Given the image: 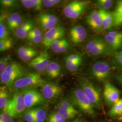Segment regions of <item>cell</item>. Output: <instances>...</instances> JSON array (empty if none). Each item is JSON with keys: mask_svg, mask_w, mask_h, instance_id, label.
<instances>
[{"mask_svg": "<svg viewBox=\"0 0 122 122\" xmlns=\"http://www.w3.org/2000/svg\"><path fill=\"white\" fill-rule=\"evenodd\" d=\"M26 74V70L20 63L11 61L0 76V84L8 87H12L17 80Z\"/></svg>", "mask_w": 122, "mask_h": 122, "instance_id": "1", "label": "cell"}, {"mask_svg": "<svg viewBox=\"0 0 122 122\" xmlns=\"http://www.w3.org/2000/svg\"><path fill=\"white\" fill-rule=\"evenodd\" d=\"M86 50L93 57L112 55L114 50L105 41L100 37L93 38L86 45Z\"/></svg>", "mask_w": 122, "mask_h": 122, "instance_id": "2", "label": "cell"}, {"mask_svg": "<svg viewBox=\"0 0 122 122\" xmlns=\"http://www.w3.org/2000/svg\"><path fill=\"white\" fill-rule=\"evenodd\" d=\"M46 81L38 73L31 72L26 73L17 80L13 84L12 87L15 90L35 88L41 87Z\"/></svg>", "mask_w": 122, "mask_h": 122, "instance_id": "3", "label": "cell"}, {"mask_svg": "<svg viewBox=\"0 0 122 122\" xmlns=\"http://www.w3.org/2000/svg\"><path fill=\"white\" fill-rule=\"evenodd\" d=\"M70 98L71 101L83 113L92 116L95 115L94 107L81 88L73 90L71 93Z\"/></svg>", "mask_w": 122, "mask_h": 122, "instance_id": "4", "label": "cell"}, {"mask_svg": "<svg viewBox=\"0 0 122 122\" xmlns=\"http://www.w3.org/2000/svg\"><path fill=\"white\" fill-rule=\"evenodd\" d=\"M81 89L94 107L100 108L101 105V95L99 89L91 81L86 78L80 79Z\"/></svg>", "mask_w": 122, "mask_h": 122, "instance_id": "5", "label": "cell"}, {"mask_svg": "<svg viewBox=\"0 0 122 122\" xmlns=\"http://www.w3.org/2000/svg\"><path fill=\"white\" fill-rule=\"evenodd\" d=\"M113 70V66L106 61H98L92 66L91 73L100 81H103L109 76Z\"/></svg>", "mask_w": 122, "mask_h": 122, "instance_id": "6", "label": "cell"}, {"mask_svg": "<svg viewBox=\"0 0 122 122\" xmlns=\"http://www.w3.org/2000/svg\"><path fill=\"white\" fill-rule=\"evenodd\" d=\"M26 108L22 93L19 92L16 93L10 100L2 111L8 112L14 117L23 113Z\"/></svg>", "mask_w": 122, "mask_h": 122, "instance_id": "7", "label": "cell"}, {"mask_svg": "<svg viewBox=\"0 0 122 122\" xmlns=\"http://www.w3.org/2000/svg\"><path fill=\"white\" fill-rule=\"evenodd\" d=\"M21 93L26 108L31 109L36 105L43 104L46 101L41 93L35 88L23 90Z\"/></svg>", "mask_w": 122, "mask_h": 122, "instance_id": "8", "label": "cell"}, {"mask_svg": "<svg viewBox=\"0 0 122 122\" xmlns=\"http://www.w3.org/2000/svg\"><path fill=\"white\" fill-rule=\"evenodd\" d=\"M41 87V94L45 100H55L63 92V88L61 86L53 82H46Z\"/></svg>", "mask_w": 122, "mask_h": 122, "instance_id": "9", "label": "cell"}, {"mask_svg": "<svg viewBox=\"0 0 122 122\" xmlns=\"http://www.w3.org/2000/svg\"><path fill=\"white\" fill-rule=\"evenodd\" d=\"M64 34L65 29L63 26H56L46 31L44 35L42 44L46 48H51L53 42L61 39Z\"/></svg>", "mask_w": 122, "mask_h": 122, "instance_id": "10", "label": "cell"}, {"mask_svg": "<svg viewBox=\"0 0 122 122\" xmlns=\"http://www.w3.org/2000/svg\"><path fill=\"white\" fill-rule=\"evenodd\" d=\"M50 56L48 52L45 50L35 58L30 61L28 66L39 72L44 71L50 62Z\"/></svg>", "mask_w": 122, "mask_h": 122, "instance_id": "11", "label": "cell"}, {"mask_svg": "<svg viewBox=\"0 0 122 122\" xmlns=\"http://www.w3.org/2000/svg\"><path fill=\"white\" fill-rule=\"evenodd\" d=\"M104 96L106 104L113 106L120 100V92L112 84L107 82L104 87Z\"/></svg>", "mask_w": 122, "mask_h": 122, "instance_id": "12", "label": "cell"}, {"mask_svg": "<svg viewBox=\"0 0 122 122\" xmlns=\"http://www.w3.org/2000/svg\"><path fill=\"white\" fill-rule=\"evenodd\" d=\"M70 39L74 44H81L87 36V31L84 26L77 25L72 27L69 31Z\"/></svg>", "mask_w": 122, "mask_h": 122, "instance_id": "13", "label": "cell"}, {"mask_svg": "<svg viewBox=\"0 0 122 122\" xmlns=\"http://www.w3.org/2000/svg\"><path fill=\"white\" fill-rule=\"evenodd\" d=\"M86 22L92 29L97 31L102 30L101 18L99 10H93L86 17Z\"/></svg>", "mask_w": 122, "mask_h": 122, "instance_id": "14", "label": "cell"}, {"mask_svg": "<svg viewBox=\"0 0 122 122\" xmlns=\"http://www.w3.org/2000/svg\"><path fill=\"white\" fill-rule=\"evenodd\" d=\"M18 55L22 61H30L38 56V52L30 46H22L18 49Z\"/></svg>", "mask_w": 122, "mask_h": 122, "instance_id": "15", "label": "cell"}, {"mask_svg": "<svg viewBox=\"0 0 122 122\" xmlns=\"http://www.w3.org/2000/svg\"><path fill=\"white\" fill-rule=\"evenodd\" d=\"M61 67L56 61L50 62L45 70L47 76L51 79H55L61 74Z\"/></svg>", "mask_w": 122, "mask_h": 122, "instance_id": "16", "label": "cell"}, {"mask_svg": "<svg viewBox=\"0 0 122 122\" xmlns=\"http://www.w3.org/2000/svg\"><path fill=\"white\" fill-rule=\"evenodd\" d=\"M86 1L73 0L66 5L63 9V13L66 17L70 18L75 10L84 4Z\"/></svg>", "mask_w": 122, "mask_h": 122, "instance_id": "17", "label": "cell"}, {"mask_svg": "<svg viewBox=\"0 0 122 122\" xmlns=\"http://www.w3.org/2000/svg\"><path fill=\"white\" fill-rule=\"evenodd\" d=\"M22 5L27 9H33L39 10L42 9L43 0H20Z\"/></svg>", "mask_w": 122, "mask_h": 122, "instance_id": "18", "label": "cell"}, {"mask_svg": "<svg viewBox=\"0 0 122 122\" xmlns=\"http://www.w3.org/2000/svg\"><path fill=\"white\" fill-rule=\"evenodd\" d=\"M36 122H44L47 118V111L42 107H36L32 108Z\"/></svg>", "mask_w": 122, "mask_h": 122, "instance_id": "19", "label": "cell"}, {"mask_svg": "<svg viewBox=\"0 0 122 122\" xmlns=\"http://www.w3.org/2000/svg\"><path fill=\"white\" fill-rule=\"evenodd\" d=\"M10 100L9 92L5 86H1L0 88V109L1 110L4 109Z\"/></svg>", "mask_w": 122, "mask_h": 122, "instance_id": "20", "label": "cell"}, {"mask_svg": "<svg viewBox=\"0 0 122 122\" xmlns=\"http://www.w3.org/2000/svg\"><path fill=\"white\" fill-rule=\"evenodd\" d=\"M39 23L42 29L45 31H48L57 26L58 22H53L44 18L40 15L39 16Z\"/></svg>", "mask_w": 122, "mask_h": 122, "instance_id": "21", "label": "cell"}, {"mask_svg": "<svg viewBox=\"0 0 122 122\" xmlns=\"http://www.w3.org/2000/svg\"><path fill=\"white\" fill-rule=\"evenodd\" d=\"M109 115L110 117H115L122 115V99H120L112 106L109 110Z\"/></svg>", "mask_w": 122, "mask_h": 122, "instance_id": "22", "label": "cell"}, {"mask_svg": "<svg viewBox=\"0 0 122 122\" xmlns=\"http://www.w3.org/2000/svg\"><path fill=\"white\" fill-rule=\"evenodd\" d=\"M4 16L1 15L0 17V40L6 39L9 38V32L6 22H5Z\"/></svg>", "mask_w": 122, "mask_h": 122, "instance_id": "23", "label": "cell"}, {"mask_svg": "<svg viewBox=\"0 0 122 122\" xmlns=\"http://www.w3.org/2000/svg\"><path fill=\"white\" fill-rule=\"evenodd\" d=\"M104 39L114 51L117 50L122 46V41L113 38L108 34L105 35Z\"/></svg>", "mask_w": 122, "mask_h": 122, "instance_id": "24", "label": "cell"}, {"mask_svg": "<svg viewBox=\"0 0 122 122\" xmlns=\"http://www.w3.org/2000/svg\"><path fill=\"white\" fill-rule=\"evenodd\" d=\"M57 111L61 114V116L65 119V120H68L75 118L79 113L77 110L75 111L67 110L62 109L58 107L57 108Z\"/></svg>", "mask_w": 122, "mask_h": 122, "instance_id": "25", "label": "cell"}, {"mask_svg": "<svg viewBox=\"0 0 122 122\" xmlns=\"http://www.w3.org/2000/svg\"><path fill=\"white\" fill-rule=\"evenodd\" d=\"M13 40L9 37L6 39L0 40V52L10 49L13 47Z\"/></svg>", "mask_w": 122, "mask_h": 122, "instance_id": "26", "label": "cell"}, {"mask_svg": "<svg viewBox=\"0 0 122 122\" xmlns=\"http://www.w3.org/2000/svg\"><path fill=\"white\" fill-rule=\"evenodd\" d=\"M66 120L57 111L51 113L48 116L47 122H65Z\"/></svg>", "mask_w": 122, "mask_h": 122, "instance_id": "27", "label": "cell"}, {"mask_svg": "<svg viewBox=\"0 0 122 122\" xmlns=\"http://www.w3.org/2000/svg\"><path fill=\"white\" fill-rule=\"evenodd\" d=\"M70 49L71 45L69 43L66 39H63L61 44L53 52L56 53H63L68 51Z\"/></svg>", "mask_w": 122, "mask_h": 122, "instance_id": "28", "label": "cell"}, {"mask_svg": "<svg viewBox=\"0 0 122 122\" xmlns=\"http://www.w3.org/2000/svg\"><path fill=\"white\" fill-rule=\"evenodd\" d=\"M66 66V68L71 72H74L78 70L81 65L82 61L74 62L67 59H65Z\"/></svg>", "mask_w": 122, "mask_h": 122, "instance_id": "29", "label": "cell"}, {"mask_svg": "<svg viewBox=\"0 0 122 122\" xmlns=\"http://www.w3.org/2000/svg\"><path fill=\"white\" fill-rule=\"evenodd\" d=\"M10 16L13 20V24L11 31L15 30L22 23V17L17 13H13Z\"/></svg>", "mask_w": 122, "mask_h": 122, "instance_id": "30", "label": "cell"}, {"mask_svg": "<svg viewBox=\"0 0 122 122\" xmlns=\"http://www.w3.org/2000/svg\"><path fill=\"white\" fill-rule=\"evenodd\" d=\"M11 61L10 60L9 56H3L0 59V76H2L5 70Z\"/></svg>", "mask_w": 122, "mask_h": 122, "instance_id": "31", "label": "cell"}, {"mask_svg": "<svg viewBox=\"0 0 122 122\" xmlns=\"http://www.w3.org/2000/svg\"><path fill=\"white\" fill-rule=\"evenodd\" d=\"M100 13L103 29L104 30H109L112 29V27L109 25L105 14V10L103 9H100L99 10Z\"/></svg>", "mask_w": 122, "mask_h": 122, "instance_id": "32", "label": "cell"}, {"mask_svg": "<svg viewBox=\"0 0 122 122\" xmlns=\"http://www.w3.org/2000/svg\"><path fill=\"white\" fill-rule=\"evenodd\" d=\"M58 107H60L62 109L67 110H71L75 111L76 110L74 108V106L68 100H61L58 104Z\"/></svg>", "mask_w": 122, "mask_h": 122, "instance_id": "33", "label": "cell"}, {"mask_svg": "<svg viewBox=\"0 0 122 122\" xmlns=\"http://www.w3.org/2000/svg\"><path fill=\"white\" fill-rule=\"evenodd\" d=\"M23 117L28 122H36L35 117L32 108L29 109L23 113Z\"/></svg>", "mask_w": 122, "mask_h": 122, "instance_id": "34", "label": "cell"}, {"mask_svg": "<svg viewBox=\"0 0 122 122\" xmlns=\"http://www.w3.org/2000/svg\"><path fill=\"white\" fill-rule=\"evenodd\" d=\"M96 3L101 9L108 10L110 8L113 4V0H98Z\"/></svg>", "mask_w": 122, "mask_h": 122, "instance_id": "35", "label": "cell"}, {"mask_svg": "<svg viewBox=\"0 0 122 122\" xmlns=\"http://www.w3.org/2000/svg\"><path fill=\"white\" fill-rule=\"evenodd\" d=\"M13 118L8 112L2 111L0 115V122H14Z\"/></svg>", "mask_w": 122, "mask_h": 122, "instance_id": "36", "label": "cell"}, {"mask_svg": "<svg viewBox=\"0 0 122 122\" xmlns=\"http://www.w3.org/2000/svg\"><path fill=\"white\" fill-rule=\"evenodd\" d=\"M65 59L74 62H78L82 61V55L79 53L71 54L69 55L66 57Z\"/></svg>", "mask_w": 122, "mask_h": 122, "instance_id": "37", "label": "cell"}, {"mask_svg": "<svg viewBox=\"0 0 122 122\" xmlns=\"http://www.w3.org/2000/svg\"><path fill=\"white\" fill-rule=\"evenodd\" d=\"M61 0H43L44 6L47 8L52 7L59 4Z\"/></svg>", "mask_w": 122, "mask_h": 122, "instance_id": "38", "label": "cell"}, {"mask_svg": "<svg viewBox=\"0 0 122 122\" xmlns=\"http://www.w3.org/2000/svg\"><path fill=\"white\" fill-rule=\"evenodd\" d=\"M40 35H42V31L41 30H40L39 28H34L30 31L27 39Z\"/></svg>", "mask_w": 122, "mask_h": 122, "instance_id": "39", "label": "cell"}, {"mask_svg": "<svg viewBox=\"0 0 122 122\" xmlns=\"http://www.w3.org/2000/svg\"><path fill=\"white\" fill-rule=\"evenodd\" d=\"M40 15L41 16H42V17H43L44 18L50 21H51L58 22V21H59L58 18L56 16L53 15L49 14L48 13H43V14H40Z\"/></svg>", "mask_w": 122, "mask_h": 122, "instance_id": "40", "label": "cell"}, {"mask_svg": "<svg viewBox=\"0 0 122 122\" xmlns=\"http://www.w3.org/2000/svg\"><path fill=\"white\" fill-rule=\"evenodd\" d=\"M114 61L117 65L122 68V50L115 54Z\"/></svg>", "mask_w": 122, "mask_h": 122, "instance_id": "41", "label": "cell"}, {"mask_svg": "<svg viewBox=\"0 0 122 122\" xmlns=\"http://www.w3.org/2000/svg\"><path fill=\"white\" fill-rule=\"evenodd\" d=\"M43 38L44 36L43 35H40L27 39L33 44H39L41 42H42Z\"/></svg>", "mask_w": 122, "mask_h": 122, "instance_id": "42", "label": "cell"}, {"mask_svg": "<svg viewBox=\"0 0 122 122\" xmlns=\"http://www.w3.org/2000/svg\"><path fill=\"white\" fill-rule=\"evenodd\" d=\"M122 13V0L118 2L115 10L113 13V17H116Z\"/></svg>", "mask_w": 122, "mask_h": 122, "instance_id": "43", "label": "cell"}, {"mask_svg": "<svg viewBox=\"0 0 122 122\" xmlns=\"http://www.w3.org/2000/svg\"><path fill=\"white\" fill-rule=\"evenodd\" d=\"M108 34L115 39L122 41V33L117 31H110Z\"/></svg>", "mask_w": 122, "mask_h": 122, "instance_id": "44", "label": "cell"}, {"mask_svg": "<svg viewBox=\"0 0 122 122\" xmlns=\"http://www.w3.org/2000/svg\"><path fill=\"white\" fill-rule=\"evenodd\" d=\"M0 1L1 5L5 7L13 6L16 2V1L14 0H1Z\"/></svg>", "mask_w": 122, "mask_h": 122, "instance_id": "45", "label": "cell"}, {"mask_svg": "<svg viewBox=\"0 0 122 122\" xmlns=\"http://www.w3.org/2000/svg\"><path fill=\"white\" fill-rule=\"evenodd\" d=\"M105 14L106 19L109 23V25L112 27L113 25V14L105 10Z\"/></svg>", "mask_w": 122, "mask_h": 122, "instance_id": "46", "label": "cell"}, {"mask_svg": "<svg viewBox=\"0 0 122 122\" xmlns=\"http://www.w3.org/2000/svg\"><path fill=\"white\" fill-rule=\"evenodd\" d=\"M113 18V25L118 26L122 24V13L116 17Z\"/></svg>", "mask_w": 122, "mask_h": 122, "instance_id": "47", "label": "cell"}, {"mask_svg": "<svg viewBox=\"0 0 122 122\" xmlns=\"http://www.w3.org/2000/svg\"><path fill=\"white\" fill-rule=\"evenodd\" d=\"M115 78L119 82L122 84V73L116 76H115Z\"/></svg>", "mask_w": 122, "mask_h": 122, "instance_id": "48", "label": "cell"}, {"mask_svg": "<svg viewBox=\"0 0 122 122\" xmlns=\"http://www.w3.org/2000/svg\"><path fill=\"white\" fill-rule=\"evenodd\" d=\"M72 122H85L84 121H82V120H79V119H77V120H74V121H73Z\"/></svg>", "mask_w": 122, "mask_h": 122, "instance_id": "49", "label": "cell"}, {"mask_svg": "<svg viewBox=\"0 0 122 122\" xmlns=\"http://www.w3.org/2000/svg\"></svg>", "mask_w": 122, "mask_h": 122, "instance_id": "50", "label": "cell"}]
</instances>
